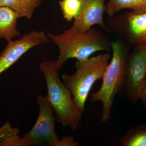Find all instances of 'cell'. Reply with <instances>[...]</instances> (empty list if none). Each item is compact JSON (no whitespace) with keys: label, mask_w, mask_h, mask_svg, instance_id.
I'll list each match as a JSON object with an SVG mask.
<instances>
[{"label":"cell","mask_w":146,"mask_h":146,"mask_svg":"<svg viewBox=\"0 0 146 146\" xmlns=\"http://www.w3.org/2000/svg\"><path fill=\"white\" fill-rule=\"evenodd\" d=\"M47 35L59 48L56 62L59 70L70 58L84 60L95 52L108 51L111 48V42L107 35L94 27L85 33H79L70 28L61 34L49 33Z\"/></svg>","instance_id":"6da1fadb"},{"label":"cell","mask_w":146,"mask_h":146,"mask_svg":"<svg viewBox=\"0 0 146 146\" xmlns=\"http://www.w3.org/2000/svg\"><path fill=\"white\" fill-rule=\"evenodd\" d=\"M41 72L46 82L47 96L54 111L56 120L71 130L81 126L83 113L73 100L70 91L61 82L56 60L43 61L39 64Z\"/></svg>","instance_id":"7a4b0ae2"},{"label":"cell","mask_w":146,"mask_h":146,"mask_svg":"<svg viewBox=\"0 0 146 146\" xmlns=\"http://www.w3.org/2000/svg\"><path fill=\"white\" fill-rule=\"evenodd\" d=\"M111 47L112 59L102 79L101 86L91 97V102H100L102 104L101 119L103 123L107 122L111 118L116 96L124 92L126 63L129 52V48L121 39L111 42Z\"/></svg>","instance_id":"3957f363"},{"label":"cell","mask_w":146,"mask_h":146,"mask_svg":"<svg viewBox=\"0 0 146 146\" xmlns=\"http://www.w3.org/2000/svg\"><path fill=\"white\" fill-rule=\"evenodd\" d=\"M110 56L101 54L82 60H77L75 73L63 74V83L70 91L73 100L79 110L83 113L85 103L92 86L98 80L102 79Z\"/></svg>","instance_id":"277c9868"},{"label":"cell","mask_w":146,"mask_h":146,"mask_svg":"<svg viewBox=\"0 0 146 146\" xmlns=\"http://www.w3.org/2000/svg\"><path fill=\"white\" fill-rule=\"evenodd\" d=\"M39 115L34 125L22 138L26 146H57L60 141L55 131V117L53 108L47 96L41 94L36 98Z\"/></svg>","instance_id":"5b68a950"},{"label":"cell","mask_w":146,"mask_h":146,"mask_svg":"<svg viewBox=\"0 0 146 146\" xmlns=\"http://www.w3.org/2000/svg\"><path fill=\"white\" fill-rule=\"evenodd\" d=\"M108 30L119 36L121 40L131 45L146 42V12L133 11L109 16Z\"/></svg>","instance_id":"8992f818"},{"label":"cell","mask_w":146,"mask_h":146,"mask_svg":"<svg viewBox=\"0 0 146 146\" xmlns=\"http://www.w3.org/2000/svg\"><path fill=\"white\" fill-rule=\"evenodd\" d=\"M146 76V42L135 46L127 58L124 92L131 103L139 100Z\"/></svg>","instance_id":"52a82bcc"},{"label":"cell","mask_w":146,"mask_h":146,"mask_svg":"<svg viewBox=\"0 0 146 146\" xmlns=\"http://www.w3.org/2000/svg\"><path fill=\"white\" fill-rule=\"evenodd\" d=\"M50 40L44 31H33L17 40L8 42L0 55V75L31 48L41 44L51 43Z\"/></svg>","instance_id":"ba28073f"},{"label":"cell","mask_w":146,"mask_h":146,"mask_svg":"<svg viewBox=\"0 0 146 146\" xmlns=\"http://www.w3.org/2000/svg\"><path fill=\"white\" fill-rule=\"evenodd\" d=\"M82 1L80 13L74 19L71 28L79 33H86L96 25L107 29L104 21V15L106 10L105 0Z\"/></svg>","instance_id":"9c48e42d"},{"label":"cell","mask_w":146,"mask_h":146,"mask_svg":"<svg viewBox=\"0 0 146 146\" xmlns=\"http://www.w3.org/2000/svg\"><path fill=\"white\" fill-rule=\"evenodd\" d=\"M20 13L12 9L0 7V39H4L7 42L17 36H21L20 32L16 28Z\"/></svg>","instance_id":"30bf717a"},{"label":"cell","mask_w":146,"mask_h":146,"mask_svg":"<svg viewBox=\"0 0 146 146\" xmlns=\"http://www.w3.org/2000/svg\"><path fill=\"white\" fill-rule=\"evenodd\" d=\"M19 127H13L9 121L0 127V146H26L19 136Z\"/></svg>","instance_id":"8fae6325"},{"label":"cell","mask_w":146,"mask_h":146,"mask_svg":"<svg viewBox=\"0 0 146 146\" xmlns=\"http://www.w3.org/2000/svg\"><path fill=\"white\" fill-rule=\"evenodd\" d=\"M121 143L123 146H146V124L129 129L122 138Z\"/></svg>","instance_id":"7c38bea8"},{"label":"cell","mask_w":146,"mask_h":146,"mask_svg":"<svg viewBox=\"0 0 146 146\" xmlns=\"http://www.w3.org/2000/svg\"><path fill=\"white\" fill-rule=\"evenodd\" d=\"M145 1V0H110L106 5V12L108 16H112L125 9H129L133 11Z\"/></svg>","instance_id":"4fadbf2b"},{"label":"cell","mask_w":146,"mask_h":146,"mask_svg":"<svg viewBox=\"0 0 146 146\" xmlns=\"http://www.w3.org/2000/svg\"><path fill=\"white\" fill-rule=\"evenodd\" d=\"M59 3L63 17L68 22L76 19L80 13L82 0H61Z\"/></svg>","instance_id":"5bb4252c"},{"label":"cell","mask_w":146,"mask_h":146,"mask_svg":"<svg viewBox=\"0 0 146 146\" xmlns=\"http://www.w3.org/2000/svg\"><path fill=\"white\" fill-rule=\"evenodd\" d=\"M42 0H20L21 17L31 19L35 11L39 7Z\"/></svg>","instance_id":"9a60e30c"},{"label":"cell","mask_w":146,"mask_h":146,"mask_svg":"<svg viewBox=\"0 0 146 146\" xmlns=\"http://www.w3.org/2000/svg\"><path fill=\"white\" fill-rule=\"evenodd\" d=\"M0 7H9L20 13V0H0Z\"/></svg>","instance_id":"2e32d148"},{"label":"cell","mask_w":146,"mask_h":146,"mask_svg":"<svg viewBox=\"0 0 146 146\" xmlns=\"http://www.w3.org/2000/svg\"><path fill=\"white\" fill-rule=\"evenodd\" d=\"M78 142L72 136H64L58 143L57 146H78Z\"/></svg>","instance_id":"e0dca14e"},{"label":"cell","mask_w":146,"mask_h":146,"mask_svg":"<svg viewBox=\"0 0 146 146\" xmlns=\"http://www.w3.org/2000/svg\"><path fill=\"white\" fill-rule=\"evenodd\" d=\"M135 13H143L146 12V0L138 7L137 8L132 11Z\"/></svg>","instance_id":"ac0fdd59"},{"label":"cell","mask_w":146,"mask_h":146,"mask_svg":"<svg viewBox=\"0 0 146 146\" xmlns=\"http://www.w3.org/2000/svg\"><path fill=\"white\" fill-rule=\"evenodd\" d=\"M139 100L141 101L142 104L146 109V88L144 89L141 92Z\"/></svg>","instance_id":"d6986e66"},{"label":"cell","mask_w":146,"mask_h":146,"mask_svg":"<svg viewBox=\"0 0 146 146\" xmlns=\"http://www.w3.org/2000/svg\"><path fill=\"white\" fill-rule=\"evenodd\" d=\"M145 88H146V76L145 78V82H144V89H145Z\"/></svg>","instance_id":"ffe728a7"}]
</instances>
